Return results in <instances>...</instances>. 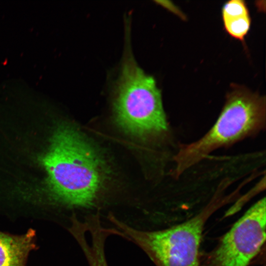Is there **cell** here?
<instances>
[{"instance_id":"1","label":"cell","mask_w":266,"mask_h":266,"mask_svg":"<svg viewBox=\"0 0 266 266\" xmlns=\"http://www.w3.org/2000/svg\"><path fill=\"white\" fill-rule=\"evenodd\" d=\"M51 199L68 207H89L98 200L107 176L95 147L71 126H60L43 160Z\"/></svg>"},{"instance_id":"2","label":"cell","mask_w":266,"mask_h":266,"mask_svg":"<svg viewBox=\"0 0 266 266\" xmlns=\"http://www.w3.org/2000/svg\"><path fill=\"white\" fill-rule=\"evenodd\" d=\"M265 124V97L234 87L212 128L199 140L180 147L174 157L175 177L214 150L258 133Z\"/></svg>"},{"instance_id":"3","label":"cell","mask_w":266,"mask_h":266,"mask_svg":"<svg viewBox=\"0 0 266 266\" xmlns=\"http://www.w3.org/2000/svg\"><path fill=\"white\" fill-rule=\"evenodd\" d=\"M114 91L115 119L125 132L143 138L159 137L167 132L161 91L154 78L146 74L129 53Z\"/></svg>"},{"instance_id":"4","label":"cell","mask_w":266,"mask_h":266,"mask_svg":"<svg viewBox=\"0 0 266 266\" xmlns=\"http://www.w3.org/2000/svg\"><path fill=\"white\" fill-rule=\"evenodd\" d=\"M221 204L219 201L210 202L185 221L152 231L135 229L112 214L108 218L124 237L138 245L156 266H198L205 224Z\"/></svg>"},{"instance_id":"5","label":"cell","mask_w":266,"mask_h":266,"mask_svg":"<svg viewBox=\"0 0 266 266\" xmlns=\"http://www.w3.org/2000/svg\"><path fill=\"white\" fill-rule=\"evenodd\" d=\"M266 198L252 206L203 256L198 266H249L266 241Z\"/></svg>"},{"instance_id":"6","label":"cell","mask_w":266,"mask_h":266,"mask_svg":"<svg viewBox=\"0 0 266 266\" xmlns=\"http://www.w3.org/2000/svg\"><path fill=\"white\" fill-rule=\"evenodd\" d=\"M35 239L32 229L18 235L0 231V266H26L30 252L36 248Z\"/></svg>"},{"instance_id":"7","label":"cell","mask_w":266,"mask_h":266,"mask_svg":"<svg viewBox=\"0 0 266 266\" xmlns=\"http://www.w3.org/2000/svg\"><path fill=\"white\" fill-rule=\"evenodd\" d=\"M226 31L232 36L243 40L249 31L251 19L249 15L223 19Z\"/></svg>"},{"instance_id":"8","label":"cell","mask_w":266,"mask_h":266,"mask_svg":"<svg viewBox=\"0 0 266 266\" xmlns=\"http://www.w3.org/2000/svg\"><path fill=\"white\" fill-rule=\"evenodd\" d=\"M222 13L223 20L249 15L245 2L241 0L226 2L222 7Z\"/></svg>"},{"instance_id":"9","label":"cell","mask_w":266,"mask_h":266,"mask_svg":"<svg viewBox=\"0 0 266 266\" xmlns=\"http://www.w3.org/2000/svg\"><path fill=\"white\" fill-rule=\"evenodd\" d=\"M89 266H108L105 252L97 250L90 252L86 257Z\"/></svg>"}]
</instances>
